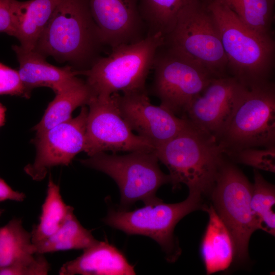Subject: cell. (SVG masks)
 <instances>
[{"mask_svg": "<svg viewBox=\"0 0 275 275\" xmlns=\"http://www.w3.org/2000/svg\"><path fill=\"white\" fill-rule=\"evenodd\" d=\"M252 184L226 156L209 194L213 208L229 231L234 246V260L248 258L249 243L259 226L251 207Z\"/></svg>", "mask_w": 275, "mask_h": 275, "instance_id": "7", "label": "cell"}, {"mask_svg": "<svg viewBox=\"0 0 275 275\" xmlns=\"http://www.w3.org/2000/svg\"><path fill=\"white\" fill-rule=\"evenodd\" d=\"M163 46L212 78L229 76L216 25L207 7L201 6L198 0H188L181 8Z\"/></svg>", "mask_w": 275, "mask_h": 275, "instance_id": "4", "label": "cell"}, {"mask_svg": "<svg viewBox=\"0 0 275 275\" xmlns=\"http://www.w3.org/2000/svg\"><path fill=\"white\" fill-rule=\"evenodd\" d=\"M227 6L248 27L272 36L274 0H217Z\"/></svg>", "mask_w": 275, "mask_h": 275, "instance_id": "24", "label": "cell"}, {"mask_svg": "<svg viewBox=\"0 0 275 275\" xmlns=\"http://www.w3.org/2000/svg\"><path fill=\"white\" fill-rule=\"evenodd\" d=\"M72 208L59 229L44 240L34 244L36 253L44 254L61 251L84 250L95 243L91 231L84 228Z\"/></svg>", "mask_w": 275, "mask_h": 275, "instance_id": "21", "label": "cell"}, {"mask_svg": "<svg viewBox=\"0 0 275 275\" xmlns=\"http://www.w3.org/2000/svg\"><path fill=\"white\" fill-rule=\"evenodd\" d=\"M161 47V46H160ZM157 50L153 64L152 90L160 106L176 116L182 115L191 101L212 77L202 69L167 49Z\"/></svg>", "mask_w": 275, "mask_h": 275, "instance_id": "11", "label": "cell"}, {"mask_svg": "<svg viewBox=\"0 0 275 275\" xmlns=\"http://www.w3.org/2000/svg\"><path fill=\"white\" fill-rule=\"evenodd\" d=\"M6 109L0 103V127H2L5 123L6 118Z\"/></svg>", "mask_w": 275, "mask_h": 275, "instance_id": "31", "label": "cell"}, {"mask_svg": "<svg viewBox=\"0 0 275 275\" xmlns=\"http://www.w3.org/2000/svg\"><path fill=\"white\" fill-rule=\"evenodd\" d=\"M72 208L64 202L59 185L50 176L39 222L34 225L31 232L33 243L37 244L54 233Z\"/></svg>", "mask_w": 275, "mask_h": 275, "instance_id": "22", "label": "cell"}, {"mask_svg": "<svg viewBox=\"0 0 275 275\" xmlns=\"http://www.w3.org/2000/svg\"><path fill=\"white\" fill-rule=\"evenodd\" d=\"M96 96L86 81L79 78L76 82L56 94L40 121L34 127L40 134L72 118V112L78 107L89 105Z\"/></svg>", "mask_w": 275, "mask_h": 275, "instance_id": "20", "label": "cell"}, {"mask_svg": "<svg viewBox=\"0 0 275 275\" xmlns=\"http://www.w3.org/2000/svg\"><path fill=\"white\" fill-rule=\"evenodd\" d=\"M164 41L160 33L148 34L138 42L112 49L108 56L100 58L88 70L77 71V74L86 76L96 96L146 89L147 76Z\"/></svg>", "mask_w": 275, "mask_h": 275, "instance_id": "5", "label": "cell"}, {"mask_svg": "<svg viewBox=\"0 0 275 275\" xmlns=\"http://www.w3.org/2000/svg\"><path fill=\"white\" fill-rule=\"evenodd\" d=\"M225 154L246 148L275 146V86L269 81L246 87L218 138Z\"/></svg>", "mask_w": 275, "mask_h": 275, "instance_id": "8", "label": "cell"}, {"mask_svg": "<svg viewBox=\"0 0 275 275\" xmlns=\"http://www.w3.org/2000/svg\"><path fill=\"white\" fill-rule=\"evenodd\" d=\"M202 196L189 193L187 198L179 203L167 204L162 200L132 211L119 209L109 210L105 223L128 235L148 236L161 246L170 262L180 254V249L174 235L177 224L189 213L204 210Z\"/></svg>", "mask_w": 275, "mask_h": 275, "instance_id": "9", "label": "cell"}, {"mask_svg": "<svg viewBox=\"0 0 275 275\" xmlns=\"http://www.w3.org/2000/svg\"><path fill=\"white\" fill-rule=\"evenodd\" d=\"M59 0H15L14 37L25 49L32 50L47 25Z\"/></svg>", "mask_w": 275, "mask_h": 275, "instance_id": "18", "label": "cell"}, {"mask_svg": "<svg viewBox=\"0 0 275 275\" xmlns=\"http://www.w3.org/2000/svg\"><path fill=\"white\" fill-rule=\"evenodd\" d=\"M60 268V275L135 274L124 255L107 241H97Z\"/></svg>", "mask_w": 275, "mask_h": 275, "instance_id": "17", "label": "cell"}, {"mask_svg": "<svg viewBox=\"0 0 275 275\" xmlns=\"http://www.w3.org/2000/svg\"><path fill=\"white\" fill-rule=\"evenodd\" d=\"M103 46L90 0H59L34 50L80 71L101 57Z\"/></svg>", "mask_w": 275, "mask_h": 275, "instance_id": "1", "label": "cell"}, {"mask_svg": "<svg viewBox=\"0 0 275 275\" xmlns=\"http://www.w3.org/2000/svg\"><path fill=\"white\" fill-rule=\"evenodd\" d=\"M225 155L235 163L250 166L256 170L275 172V146L264 149L246 148L227 153Z\"/></svg>", "mask_w": 275, "mask_h": 275, "instance_id": "26", "label": "cell"}, {"mask_svg": "<svg viewBox=\"0 0 275 275\" xmlns=\"http://www.w3.org/2000/svg\"><path fill=\"white\" fill-rule=\"evenodd\" d=\"M4 212V210L3 209H0V216L1 215V214H2V213Z\"/></svg>", "mask_w": 275, "mask_h": 275, "instance_id": "32", "label": "cell"}, {"mask_svg": "<svg viewBox=\"0 0 275 275\" xmlns=\"http://www.w3.org/2000/svg\"><path fill=\"white\" fill-rule=\"evenodd\" d=\"M90 6L104 44L112 49L147 36L140 0H90Z\"/></svg>", "mask_w": 275, "mask_h": 275, "instance_id": "15", "label": "cell"}, {"mask_svg": "<svg viewBox=\"0 0 275 275\" xmlns=\"http://www.w3.org/2000/svg\"><path fill=\"white\" fill-rule=\"evenodd\" d=\"M88 109L81 107L79 115L36 134L34 143L36 155L24 172L35 181H41L52 168L68 166L74 157L84 151Z\"/></svg>", "mask_w": 275, "mask_h": 275, "instance_id": "12", "label": "cell"}, {"mask_svg": "<svg viewBox=\"0 0 275 275\" xmlns=\"http://www.w3.org/2000/svg\"><path fill=\"white\" fill-rule=\"evenodd\" d=\"M50 268L44 254L35 253L0 268V275H46Z\"/></svg>", "mask_w": 275, "mask_h": 275, "instance_id": "27", "label": "cell"}, {"mask_svg": "<svg viewBox=\"0 0 275 275\" xmlns=\"http://www.w3.org/2000/svg\"><path fill=\"white\" fill-rule=\"evenodd\" d=\"M15 0H0V33L14 37L13 5Z\"/></svg>", "mask_w": 275, "mask_h": 275, "instance_id": "29", "label": "cell"}, {"mask_svg": "<svg viewBox=\"0 0 275 275\" xmlns=\"http://www.w3.org/2000/svg\"><path fill=\"white\" fill-rule=\"evenodd\" d=\"M84 149L89 156L106 151H153L149 141L133 133L122 117L117 93L96 96L89 104Z\"/></svg>", "mask_w": 275, "mask_h": 275, "instance_id": "10", "label": "cell"}, {"mask_svg": "<svg viewBox=\"0 0 275 275\" xmlns=\"http://www.w3.org/2000/svg\"><path fill=\"white\" fill-rule=\"evenodd\" d=\"M209 221L201 245V255L208 274L227 269L234 259V246L227 228L212 206L206 205Z\"/></svg>", "mask_w": 275, "mask_h": 275, "instance_id": "19", "label": "cell"}, {"mask_svg": "<svg viewBox=\"0 0 275 275\" xmlns=\"http://www.w3.org/2000/svg\"><path fill=\"white\" fill-rule=\"evenodd\" d=\"M25 197L24 193L13 190L0 177V202L7 200L22 202Z\"/></svg>", "mask_w": 275, "mask_h": 275, "instance_id": "30", "label": "cell"}, {"mask_svg": "<svg viewBox=\"0 0 275 275\" xmlns=\"http://www.w3.org/2000/svg\"><path fill=\"white\" fill-rule=\"evenodd\" d=\"M207 7L217 28L230 76L248 87L270 81L274 64L272 36L252 30L217 0Z\"/></svg>", "mask_w": 275, "mask_h": 275, "instance_id": "3", "label": "cell"}, {"mask_svg": "<svg viewBox=\"0 0 275 275\" xmlns=\"http://www.w3.org/2000/svg\"><path fill=\"white\" fill-rule=\"evenodd\" d=\"M251 207L258 221L259 229L274 236L275 188L258 171L254 170Z\"/></svg>", "mask_w": 275, "mask_h": 275, "instance_id": "25", "label": "cell"}, {"mask_svg": "<svg viewBox=\"0 0 275 275\" xmlns=\"http://www.w3.org/2000/svg\"><path fill=\"white\" fill-rule=\"evenodd\" d=\"M153 152L169 170L173 189L182 183L202 196L209 195L226 158L216 138L191 122Z\"/></svg>", "mask_w": 275, "mask_h": 275, "instance_id": "2", "label": "cell"}, {"mask_svg": "<svg viewBox=\"0 0 275 275\" xmlns=\"http://www.w3.org/2000/svg\"><path fill=\"white\" fill-rule=\"evenodd\" d=\"M153 151H133L125 155L101 152L80 160L85 166L102 172L111 177L118 185L123 209L136 202L145 205L162 200L156 196L158 188L170 183L169 175L158 165Z\"/></svg>", "mask_w": 275, "mask_h": 275, "instance_id": "6", "label": "cell"}, {"mask_svg": "<svg viewBox=\"0 0 275 275\" xmlns=\"http://www.w3.org/2000/svg\"><path fill=\"white\" fill-rule=\"evenodd\" d=\"M10 95L29 98L18 71L0 63V95Z\"/></svg>", "mask_w": 275, "mask_h": 275, "instance_id": "28", "label": "cell"}, {"mask_svg": "<svg viewBox=\"0 0 275 275\" xmlns=\"http://www.w3.org/2000/svg\"><path fill=\"white\" fill-rule=\"evenodd\" d=\"M35 253L31 232L24 228L21 219L14 218L0 227V268Z\"/></svg>", "mask_w": 275, "mask_h": 275, "instance_id": "23", "label": "cell"}, {"mask_svg": "<svg viewBox=\"0 0 275 275\" xmlns=\"http://www.w3.org/2000/svg\"><path fill=\"white\" fill-rule=\"evenodd\" d=\"M246 86L234 77L213 78L190 103L183 118L217 140L239 105Z\"/></svg>", "mask_w": 275, "mask_h": 275, "instance_id": "14", "label": "cell"}, {"mask_svg": "<svg viewBox=\"0 0 275 275\" xmlns=\"http://www.w3.org/2000/svg\"><path fill=\"white\" fill-rule=\"evenodd\" d=\"M120 114L132 131L157 147L172 139L191 122L161 106L152 104L146 89L120 95L117 93Z\"/></svg>", "mask_w": 275, "mask_h": 275, "instance_id": "13", "label": "cell"}, {"mask_svg": "<svg viewBox=\"0 0 275 275\" xmlns=\"http://www.w3.org/2000/svg\"><path fill=\"white\" fill-rule=\"evenodd\" d=\"M19 66L20 80L28 94L36 88L46 87L56 94L76 82L79 78L77 71L69 65L59 67L47 62L45 58L34 50L20 45L12 46Z\"/></svg>", "mask_w": 275, "mask_h": 275, "instance_id": "16", "label": "cell"}]
</instances>
